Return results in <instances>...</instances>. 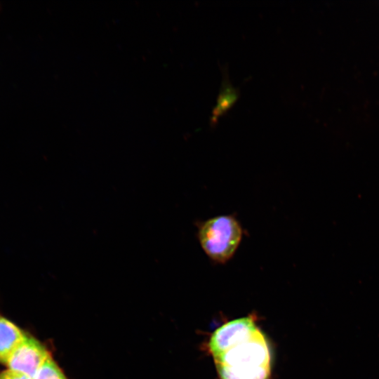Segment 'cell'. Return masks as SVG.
<instances>
[{
	"instance_id": "8992f818",
	"label": "cell",
	"mask_w": 379,
	"mask_h": 379,
	"mask_svg": "<svg viewBox=\"0 0 379 379\" xmlns=\"http://www.w3.org/2000/svg\"><path fill=\"white\" fill-rule=\"evenodd\" d=\"M33 379H67L56 363L49 357L40 367Z\"/></svg>"
},
{
	"instance_id": "52a82bcc",
	"label": "cell",
	"mask_w": 379,
	"mask_h": 379,
	"mask_svg": "<svg viewBox=\"0 0 379 379\" xmlns=\"http://www.w3.org/2000/svg\"><path fill=\"white\" fill-rule=\"evenodd\" d=\"M0 379H32L25 374L11 369L0 373Z\"/></svg>"
},
{
	"instance_id": "6da1fadb",
	"label": "cell",
	"mask_w": 379,
	"mask_h": 379,
	"mask_svg": "<svg viewBox=\"0 0 379 379\" xmlns=\"http://www.w3.org/2000/svg\"><path fill=\"white\" fill-rule=\"evenodd\" d=\"M208 348L220 379H269L271 352L251 317L230 321L214 331Z\"/></svg>"
},
{
	"instance_id": "277c9868",
	"label": "cell",
	"mask_w": 379,
	"mask_h": 379,
	"mask_svg": "<svg viewBox=\"0 0 379 379\" xmlns=\"http://www.w3.org/2000/svg\"><path fill=\"white\" fill-rule=\"evenodd\" d=\"M26 334L15 324L0 316V363L6 365Z\"/></svg>"
},
{
	"instance_id": "3957f363",
	"label": "cell",
	"mask_w": 379,
	"mask_h": 379,
	"mask_svg": "<svg viewBox=\"0 0 379 379\" xmlns=\"http://www.w3.org/2000/svg\"><path fill=\"white\" fill-rule=\"evenodd\" d=\"M51 357L46 347L37 340L26 335L13 352L6 366L8 369L22 373L33 379L36 373Z\"/></svg>"
},
{
	"instance_id": "7a4b0ae2",
	"label": "cell",
	"mask_w": 379,
	"mask_h": 379,
	"mask_svg": "<svg viewBox=\"0 0 379 379\" xmlns=\"http://www.w3.org/2000/svg\"><path fill=\"white\" fill-rule=\"evenodd\" d=\"M195 225L200 247L212 263L227 264L234 258L244 236L235 214L216 215Z\"/></svg>"
},
{
	"instance_id": "5b68a950",
	"label": "cell",
	"mask_w": 379,
	"mask_h": 379,
	"mask_svg": "<svg viewBox=\"0 0 379 379\" xmlns=\"http://www.w3.org/2000/svg\"><path fill=\"white\" fill-rule=\"evenodd\" d=\"M239 90L234 88L230 81L228 74L223 72L220 90L217 98L216 105L212 111L211 124H214L219 117L231 108L239 97Z\"/></svg>"
}]
</instances>
